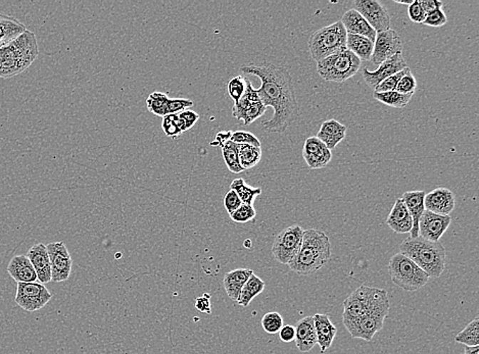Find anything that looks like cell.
I'll use <instances>...</instances> for the list:
<instances>
[{"instance_id": "cell-5", "label": "cell", "mask_w": 479, "mask_h": 354, "mask_svg": "<svg viewBox=\"0 0 479 354\" xmlns=\"http://www.w3.org/2000/svg\"><path fill=\"white\" fill-rule=\"evenodd\" d=\"M389 308L386 290L362 285L344 301L342 318H358L371 313L388 316Z\"/></svg>"}, {"instance_id": "cell-16", "label": "cell", "mask_w": 479, "mask_h": 354, "mask_svg": "<svg viewBox=\"0 0 479 354\" xmlns=\"http://www.w3.org/2000/svg\"><path fill=\"white\" fill-rule=\"evenodd\" d=\"M407 67V61L403 58V53H398L391 56L388 61H383L381 65L378 66L376 71L371 72V71L365 68L363 71V78H364L366 84L374 90L377 85L386 80V78L401 72Z\"/></svg>"}, {"instance_id": "cell-53", "label": "cell", "mask_w": 479, "mask_h": 354, "mask_svg": "<svg viewBox=\"0 0 479 354\" xmlns=\"http://www.w3.org/2000/svg\"><path fill=\"white\" fill-rule=\"evenodd\" d=\"M231 135H232V131H225V132H219L217 134L216 138L213 142L211 143L212 146H221L224 143L227 142L228 140H230Z\"/></svg>"}, {"instance_id": "cell-15", "label": "cell", "mask_w": 479, "mask_h": 354, "mask_svg": "<svg viewBox=\"0 0 479 354\" xmlns=\"http://www.w3.org/2000/svg\"><path fill=\"white\" fill-rule=\"evenodd\" d=\"M452 223L450 216H441L426 211L419 221V236L431 242H440L445 231Z\"/></svg>"}, {"instance_id": "cell-35", "label": "cell", "mask_w": 479, "mask_h": 354, "mask_svg": "<svg viewBox=\"0 0 479 354\" xmlns=\"http://www.w3.org/2000/svg\"><path fill=\"white\" fill-rule=\"evenodd\" d=\"M414 94H402L398 92L389 91L383 93L373 94L376 100L381 101L383 105L391 106V108H403L410 103L411 98Z\"/></svg>"}, {"instance_id": "cell-23", "label": "cell", "mask_w": 479, "mask_h": 354, "mask_svg": "<svg viewBox=\"0 0 479 354\" xmlns=\"http://www.w3.org/2000/svg\"><path fill=\"white\" fill-rule=\"evenodd\" d=\"M341 22L348 34L360 35L374 41L377 32L355 9H350L342 16Z\"/></svg>"}, {"instance_id": "cell-24", "label": "cell", "mask_w": 479, "mask_h": 354, "mask_svg": "<svg viewBox=\"0 0 479 354\" xmlns=\"http://www.w3.org/2000/svg\"><path fill=\"white\" fill-rule=\"evenodd\" d=\"M386 224L396 234L411 233L413 228V219L406 207L402 198H398L389 212Z\"/></svg>"}, {"instance_id": "cell-34", "label": "cell", "mask_w": 479, "mask_h": 354, "mask_svg": "<svg viewBox=\"0 0 479 354\" xmlns=\"http://www.w3.org/2000/svg\"><path fill=\"white\" fill-rule=\"evenodd\" d=\"M221 148L223 159L225 160V164L229 171L233 174H240L244 172V169H242L240 164L237 144L228 140L227 142L224 143L221 146Z\"/></svg>"}, {"instance_id": "cell-7", "label": "cell", "mask_w": 479, "mask_h": 354, "mask_svg": "<svg viewBox=\"0 0 479 354\" xmlns=\"http://www.w3.org/2000/svg\"><path fill=\"white\" fill-rule=\"evenodd\" d=\"M388 273L393 284L408 292L418 291L428 282V275L402 254H396L388 263Z\"/></svg>"}, {"instance_id": "cell-29", "label": "cell", "mask_w": 479, "mask_h": 354, "mask_svg": "<svg viewBox=\"0 0 479 354\" xmlns=\"http://www.w3.org/2000/svg\"><path fill=\"white\" fill-rule=\"evenodd\" d=\"M374 48V41L360 35L346 34V49L355 54L360 61H370Z\"/></svg>"}, {"instance_id": "cell-41", "label": "cell", "mask_w": 479, "mask_h": 354, "mask_svg": "<svg viewBox=\"0 0 479 354\" xmlns=\"http://www.w3.org/2000/svg\"><path fill=\"white\" fill-rule=\"evenodd\" d=\"M257 212L254 207L242 204L235 212L230 214V219L235 223L244 224L256 218Z\"/></svg>"}, {"instance_id": "cell-30", "label": "cell", "mask_w": 479, "mask_h": 354, "mask_svg": "<svg viewBox=\"0 0 479 354\" xmlns=\"http://www.w3.org/2000/svg\"><path fill=\"white\" fill-rule=\"evenodd\" d=\"M265 282L258 277L256 274H252L251 278L247 280L244 288H242L237 303L240 306H244V308H247L251 304L252 299L254 297L259 296L265 290Z\"/></svg>"}, {"instance_id": "cell-17", "label": "cell", "mask_w": 479, "mask_h": 354, "mask_svg": "<svg viewBox=\"0 0 479 354\" xmlns=\"http://www.w3.org/2000/svg\"><path fill=\"white\" fill-rule=\"evenodd\" d=\"M303 157L310 169L320 170L329 164L332 160V153L317 137L313 136L304 141Z\"/></svg>"}, {"instance_id": "cell-55", "label": "cell", "mask_w": 479, "mask_h": 354, "mask_svg": "<svg viewBox=\"0 0 479 354\" xmlns=\"http://www.w3.org/2000/svg\"><path fill=\"white\" fill-rule=\"evenodd\" d=\"M395 2L398 4H403V6H411V4L414 2V0H410V1H400V0H395Z\"/></svg>"}, {"instance_id": "cell-28", "label": "cell", "mask_w": 479, "mask_h": 354, "mask_svg": "<svg viewBox=\"0 0 479 354\" xmlns=\"http://www.w3.org/2000/svg\"><path fill=\"white\" fill-rule=\"evenodd\" d=\"M26 30L27 28L18 19L0 14V47L16 39Z\"/></svg>"}, {"instance_id": "cell-13", "label": "cell", "mask_w": 479, "mask_h": 354, "mask_svg": "<svg viewBox=\"0 0 479 354\" xmlns=\"http://www.w3.org/2000/svg\"><path fill=\"white\" fill-rule=\"evenodd\" d=\"M51 268V281L65 282L72 273L73 261L63 242H53L46 245Z\"/></svg>"}, {"instance_id": "cell-8", "label": "cell", "mask_w": 479, "mask_h": 354, "mask_svg": "<svg viewBox=\"0 0 479 354\" xmlns=\"http://www.w3.org/2000/svg\"><path fill=\"white\" fill-rule=\"evenodd\" d=\"M362 61L348 49L318 61L317 72L327 82L344 83L360 71Z\"/></svg>"}, {"instance_id": "cell-10", "label": "cell", "mask_w": 479, "mask_h": 354, "mask_svg": "<svg viewBox=\"0 0 479 354\" xmlns=\"http://www.w3.org/2000/svg\"><path fill=\"white\" fill-rule=\"evenodd\" d=\"M53 298V294L39 282L18 283L16 303L24 311H33L43 308Z\"/></svg>"}, {"instance_id": "cell-3", "label": "cell", "mask_w": 479, "mask_h": 354, "mask_svg": "<svg viewBox=\"0 0 479 354\" xmlns=\"http://www.w3.org/2000/svg\"><path fill=\"white\" fill-rule=\"evenodd\" d=\"M39 54L36 35L26 30L20 36L0 47V78L9 79L22 74Z\"/></svg>"}, {"instance_id": "cell-2", "label": "cell", "mask_w": 479, "mask_h": 354, "mask_svg": "<svg viewBox=\"0 0 479 354\" xmlns=\"http://www.w3.org/2000/svg\"><path fill=\"white\" fill-rule=\"evenodd\" d=\"M331 257L329 237L317 229L304 231L303 242L297 256L289 264L290 270L302 276L312 275L326 266Z\"/></svg>"}, {"instance_id": "cell-19", "label": "cell", "mask_w": 479, "mask_h": 354, "mask_svg": "<svg viewBox=\"0 0 479 354\" xmlns=\"http://www.w3.org/2000/svg\"><path fill=\"white\" fill-rule=\"evenodd\" d=\"M27 257L36 271L37 280L41 284L51 282V268L46 245L39 243L31 247Z\"/></svg>"}, {"instance_id": "cell-1", "label": "cell", "mask_w": 479, "mask_h": 354, "mask_svg": "<svg viewBox=\"0 0 479 354\" xmlns=\"http://www.w3.org/2000/svg\"><path fill=\"white\" fill-rule=\"evenodd\" d=\"M244 74L256 76L262 84L256 89L263 105L273 108V117L262 122L270 133H283L299 120V108L289 71L271 63H247L240 68Z\"/></svg>"}, {"instance_id": "cell-6", "label": "cell", "mask_w": 479, "mask_h": 354, "mask_svg": "<svg viewBox=\"0 0 479 354\" xmlns=\"http://www.w3.org/2000/svg\"><path fill=\"white\" fill-rule=\"evenodd\" d=\"M346 33L341 21L314 32L308 41L309 53L316 63L346 49Z\"/></svg>"}, {"instance_id": "cell-40", "label": "cell", "mask_w": 479, "mask_h": 354, "mask_svg": "<svg viewBox=\"0 0 479 354\" xmlns=\"http://www.w3.org/2000/svg\"><path fill=\"white\" fill-rule=\"evenodd\" d=\"M245 88H247V79L242 76H236L229 81L228 94L235 103H237L244 95Z\"/></svg>"}, {"instance_id": "cell-21", "label": "cell", "mask_w": 479, "mask_h": 354, "mask_svg": "<svg viewBox=\"0 0 479 354\" xmlns=\"http://www.w3.org/2000/svg\"><path fill=\"white\" fill-rule=\"evenodd\" d=\"M315 326L317 344L320 347L321 353H325L334 343L337 334V328L325 313H316L313 317Z\"/></svg>"}, {"instance_id": "cell-12", "label": "cell", "mask_w": 479, "mask_h": 354, "mask_svg": "<svg viewBox=\"0 0 479 354\" xmlns=\"http://www.w3.org/2000/svg\"><path fill=\"white\" fill-rule=\"evenodd\" d=\"M402 38L396 31L388 29L382 31L376 34L374 40V48L371 56L373 65H381L383 61H388L391 56L402 53Z\"/></svg>"}, {"instance_id": "cell-4", "label": "cell", "mask_w": 479, "mask_h": 354, "mask_svg": "<svg viewBox=\"0 0 479 354\" xmlns=\"http://www.w3.org/2000/svg\"><path fill=\"white\" fill-rule=\"evenodd\" d=\"M400 254L414 261L429 278H440L445 269V249L441 242L423 238H407L400 245Z\"/></svg>"}, {"instance_id": "cell-42", "label": "cell", "mask_w": 479, "mask_h": 354, "mask_svg": "<svg viewBox=\"0 0 479 354\" xmlns=\"http://www.w3.org/2000/svg\"><path fill=\"white\" fill-rule=\"evenodd\" d=\"M410 71V68H403L401 72L386 78V80L377 85L376 88L374 89L375 93H383V92L395 91L396 86H398V81L406 73Z\"/></svg>"}, {"instance_id": "cell-33", "label": "cell", "mask_w": 479, "mask_h": 354, "mask_svg": "<svg viewBox=\"0 0 479 354\" xmlns=\"http://www.w3.org/2000/svg\"><path fill=\"white\" fill-rule=\"evenodd\" d=\"M258 100H259V98L258 93H257L256 89H254V86H252L251 81L247 79V88H245L244 95H242V98H240V100H238L237 103H235V105H233V117L236 118V119L240 120V119H242L244 113L247 112V110H249V106Z\"/></svg>"}, {"instance_id": "cell-45", "label": "cell", "mask_w": 479, "mask_h": 354, "mask_svg": "<svg viewBox=\"0 0 479 354\" xmlns=\"http://www.w3.org/2000/svg\"><path fill=\"white\" fill-rule=\"evenodd\" d=\"M193 106L192 101L185 98L169 99L167 106V115H176L184 110H190Z\"/></svg>"}, {"instance_id": "cell-9", "label": "cell", "mask_w": 479, "mask_h": 354, "mask_svg": "<svg viewBox=\"0 0 479 354\" xmlns=\"http://www.w3.org/2000/svg\"><path fill=\"white\" fill-rule=\"evenodd\" d=\"M304 230L301 226L287 227L276 236L272 246L273 256L278 263L289 264L301 249Z\"/></svg>"}, {"instance_id": "cell-14", "label": "cell", "mask_w": 479, "mask_h": 354, "mask_svg": "<svg viewBox=\"0 0 479 354\" xmlns=\"http://www.w3.org/2000/svg\"><path fill=\"white\" fill-rule=\"evenodd\" d=\"M353 9L357 11L377 33L391 29L388 9L377 0H356Z\"/></svg>"}, {"instance_id": "cell-39", "label": "cell", "mask_w": 479, "mask_h": 354, "mask_svg": "<svg viewBox=\"0 0 479 354\" xmlns=\"http://www.w3.org/2000/svg\"><path fill=\"white\" fill-rule=\"evenodd\" d=\"M283 326L282 316L276 311H270L262 318V327L268 334H278Z\"/></svg>"}, {"instance_id": "cell-46", "label": "cell", "mask_w": 479, "mask_h": 354, "mask_svg": "<svg viewBox=\"0 0 479 354\" xmlns=\"http://www.w3.org/2000/svg\"><path fill=\"white\" fill-rule=\"evenodd\" d=\"M408 16L413 23L423 24L426 21V13L420 4L419 0H414V2L408 6Z\"/></svg>"}, {"instance_id": "cell-50", "label": "cell", "mask_w": 479, "mask_h": 354, "mask_svg": "<svg viewBox=\"0 0 479 354\" xmlns=\"http://www.w3.org/2000/svg\"><path fill=\"white\" fill-rule=\"evenodd\" d=\"M210 299H211V295L207 293H205L202 297H198V298L195 299V308L198 311H200V313L210 315L212 313L211 301H210Z\"/></svg>"}, {"instance_id": "cell-52", "label": "cell", "mask_w": 479, "mask_h": 354, "mask_svg": "<svg viewBox=\"0 0 479 354\" xmlns=\"http://www.w3.org/2000/svg\"><path fill=\"white\" fill-rule=\"evenodd\" d=\"M419 2L422 8H423L424 11H426V15L433 13V11H438V9H441L443 6V2L438 1V0H420Z\"/></svg>"}, {"instance_id": "cell-26", "label": "cell", "mask_w": 479, "mask_h": 354, "mask_svg": "<svg viewBox=\"0 0 479 354\" xmlns=\"http://www.w3.org/2000/svg\"><path fill=\"white\" fill-rule=\"evenodd\" d=\"M8 273L16 283L36 282L37 275L27 256L20 254L11 259L8 266Z\"/></svg>"}, {"instance_id": "cell-49", "label": "cell", "mask_w": 479, "mask_h": 354, "mask_svg": "<svg viewBox=\"0 0 479 354\" xmlns=\"http://www.w3.org/2000/svg\"><path fill=\"white\" fill-rule=\"evenodd\" d=\"M179 119H180L181 124H182L184 132L188 131L197 124L200 115L198 113L193 112V110H187L184 112L178 113Z\"/></svg>"}, {"instance_id": "cell-36", "label": "cell", "mask_w": 479, "mask_h": 354, "mask_svg": "<svg viewBox=\"0 0 479 354\" xmlns=\"http://www.w3.org/2000/svg\"><path fill=\"white\" fill-rule=\"evenodd\" d=\"M455 341L464 344V346L479 345V318L471 321L459 334L455 337Z\"/></svg>"}, {"instance_id": "cell-25", "label": "cell", "mask_w": 479, "mask_h": 354, "mask_svg": "<svg viewBox=\"0 0 479 354\" xmlns=\"http://www.w3.org/2000/svg\"><path fill=\"white\" fill-rule=\"evenodd\" d=\"M346 127L336 120L331 119L322 123L316 137L326 145L328 150H332L346 138Z\"/></svg>"}, {"instance_id": "cell-11", "label": "cell", "mask_w": 479, "mask_h": 354, "mask_svg": "<svg viewBox=\"0 0 479 354\" xmlns=\"http://www.w3.org/2000/svg\"><path fill=\"white\" fill-rule=\"evenodd\" d=\"M386 317L388 316L371 313L358 318H342V322L353 338L370 342L377 333L383 329Z\"/></svg>"}, {"instance_id": "cell-27", "label": "cell", "mask_w": 479, "mask_h": 354, "mask_svg": "<svg viewBox=\"0 0 479 354\" xmlns=\"http://www.w3.org/2000/svg\"><path fill=\"white\" fill-rule=\"evenodd\" d=\"M252 274L254 271L251 269H236V270L226 273L223 279V285L229 298L232 299L233 301H238L242 288Z\"/></svg>"}, {"instance_id": "cell-31", "label": "cell", "mask_w": 479, "mask_h": 354, "mask_svg": "<svg viewBox=\"0 0 479 354\" xmlns=\"http://www.w3.org/2000/svg\"><path fill=\"white\" fill-rule=\"evenodd\" d=\"M230 190L235 191L242 204L252 205V207H254L256 198L262 194L261 188L252 187V186L247 185V182L242 178L233 180L232 183L230 184Z\"/></svg>"}, {"instance_id": "cell-20", "label": "cell", "mask_w": 479, "mask_h": 354, "mask_svg": "<svg viewBox=\"0 0 479 354\" xmlns=\"http://www.w3.org/2000/svg\"><path fill=\"white\" fill-rule=\"evenodd\" d=\"M426 193L424 191H408L403 193L402 200L409 211L413 219V228L411 231V238L419 237V221L423 212H426L424 207V197Z\"/></svg>"}, {"instance_id": "cell-37", "label": "cell", "mask_w": 479, "mask_h": 354, "mask_svg": "<svg viewBox=\"0 0 479 354\" xmlns=\"http://www.w3.org/2000/svg\"><path fill=\"white\" fill-rule=\"evenodd\" d=\"M169 99V96L164 92L155 91L150 94V96L146 99V105H148V110L153 115L164 118L165 115H167V106Z\"/></svg>"}, {"instance_id": "cell-48", "label": "cell", "mask_w": 479, "mask_h": 354, "mask_svg": "<svg viewBox=\"0 0 479 354\" xmlns=\"http://www.w3.org/2000/svg\"><path fill=\"white\" fill-rule=\"evenodd\" d=\"M223 204L229 216H230L232 212H235L242 204V202L240 198L238 197V195L236 194L235 191L230 190L224 196Z\"/></svg>"}, {"instance_id": "cell-22", "label": "cell", "mask_w": 479, "mask_h": 354, "mask_svg": "<svg viewBox=\"0 0 479 354\" xmlns=\"http://www.w3.org/2000/svg\"><path fill=\"white\" fill-rule=\"evenodd\" d=\"M296 330L297 348L301 353H309L312 350L316 344H317V336H316L315 326H314L313 317H306L297 322L294 326Z\"/></svg>"}, {"instance_id": "cell-38", "label": "cell", "mask_w": 479, "mask_h": 354, "mask_svg": "<svg viewBox=\"0 0 479 354\" xmlns=\"http://www.w3.org/2000/svg\"><path fill=\"white\" fill-rule=\"evenodd\" d=\"M162 128L164 130V133L171 138H177L184 133L182 124L179 119L178 113L165 115L163 118Z\"/></svg>"}, {"instance_id": "cell-54", "label": "cell", "mask_w": 479, "mask_h": 354, "mask_svg": "<svg viewBox=\"0 0 479 354\" xmlns=\"http://www.w3.org/2000/svg\"><path fill=\"white\" fill-rule=\"evenodd\" d=\"M464 354H479V346H464Z\"/></svg>"}, {"instance_id": "cell-47", "label": "cell", "mask_w": 479, "mask_h": 354, "mask_svg": "<svg viewBox=\"0 0 479 354\" xmlns=\"http://www.w3.org/2000/svg\"><path fill=\"white\" fill-rule=\"evenodd\" d=\"M447 23V16H445V14L443 13L441 9L426 15V21L423 22L424 25L436 28L443 27Z\"/></svg>"}, {"instance_id": "cell-43", "label": "cell", "mask_w": 479, "mask_h": 354, "mask_svg": "<svg viewBox=\"0 0 479 354\" xmlns=\"http://www.w3.org/2000/svg\"><path fill=\"white\" fill-rule=\"evenodd\" d=\"M416 87V79H415L414 76H413L410 70L401 78L398 86H396V91L402 94H414Z\"/></svg>"}, {"instance_id": "cell-44", "label": "cell", "mask_w": 479, "mask_h": 354, "mask_svg": "<svg viewBox=\"0 0 479 354\" xmlns=\"http://www.w3.org/2000/svg\"><path fill=\"white\" fill-rule=\"evenodd\" d=\"M230 141L236 144H247V145L256 146V147H261V142L259 138L254 136L251 132L245 131H235L232 132Z\"/></svg>"}, {"instance_id": "cell-18", "label": "cell", "mask_w": 479, "mask_h": 354, "mask_svg": "<svg viewBox=\"0 0 479 354\" xmlns=\"http://www.w3.org/2000/svg\"><path fill=\"white\" fill-rule=\"evenodd\" d=\"M424 207L426 211L433 214L450 216V212L454 211L456 207V197L449 189L436 188L428 194H426Z\"/></svg>"}, {"instance_id": "cell-32", "label": "cell", "mask_w": 479, "mask_h": 354, "mask_svg": "<svg viewBox=\"0 0 479 354\" xmlns=\"http://www.w3.org/2000/svg\"><path fill=\"white\" fill-rule=\"evenodd\" d=\"M240 164L244 171L252 169L262 159V148L247 144H237Z\"/></svg>"}, {"instance_id": "cell-51", "label": "cell", "mask_w": 479, "mask_h": 354, "mask_svg": "<svg viewBox=\"0 0 479 354\" xmlns=\"http://www.w3.org/2000/svg\"><path fill=\"white\" fill-rule=\"evenodd\" d=\"M278 334H279L280 340L284 343H290L296 338V330H294V326H283Z\"/></svg>"}]
</instances>
